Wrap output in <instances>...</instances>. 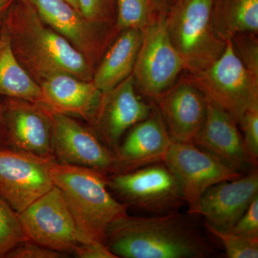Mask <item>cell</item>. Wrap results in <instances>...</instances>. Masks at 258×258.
<instances>
[{
    "mask_svg": "<svg viewBox=\"0 0 258 258\" xmlns=\"http://www.w3.org/2000/svg\"><path fill=\"white\" fill-rule=\"evenodd\" d=\"M15 0H0V19L4 17Z\"/></svg>",
    "mask_w": 258,
    "mask_h": 258,
    "instance_id": "d6a6232c",
    "label": "cell"
},
{
    "mask_svg": "<svg viewBox=\"0 0 258 258\" xmlns=\"http://www.w3.org/2000/svg\"><path fill=\"white\" fill-rule=\"evenodd\" d=\"M230 232L249 237H258V196L252 200Z\"/></svg>",
    "mask_w": 258,
    "mask_h": 258,
    "instance_id": "f546056e",
    "label": "cell"
},
{
    "mask_svg": "<svg viewBox=\"0 0 258 258\" xmlns=\"http://www.w3.org/2000/svg\"><path fill=\"white\" fill-rule=\"evenodd\" d=\"M181 76L237 123L246 112L258 107V80L244 67L230 40L226 41L222 55L206 69Z\"/></svg>",
    "mask_w": 258,
    "mask_h": 258,
    "instance_id": "5b68a950",
    "label": "cell"
},
{
    "mask_svg": "<svg viewBox=\"0 0 258 258\" xmlns=\"http://www.w3.org/2000/svg\"><path fill=\"white\" fill-rule=\"evenodd\" d=\"M163 163L175 176L188 205L187 212L194 216L199 215L200 199L208 188L244 174L226 166L194 144L171 142Z\"/></svg>",
    "mask_w": 258,
    "mask_h": 258,
    "instance_id": "9c48e42d",
    "label": "cell"
},
{
    "mask_svg": "<svg viewBox=\"0 0 258 258\" xmlns=\"http://www.w3.org/2000/svg\"><path fill=\"white\" fill-rule=\"evenodd\" d=\"M160 112L172 142L194 144L203 130L208 101L181 77L152 101Z\"/></svg>",
    "mask_w": 258,
    "mask_h": 258,
    "instance_id": "9a60e30c",
    "label": "cell"
},
{
    "mask_svg": "<svg viewBox=\"0 0 258 258\" xmlns=\"http://www.w3.org/2000/svg\"><path fill=\"white\" fill-rule=\"evenodd\" d=\"M165 18L157 15L144 30L132 72L136 87L152 101L170 88L184 71L168 33Z\"/></svg>",
    "mask_w": 258,
    "mask_h": 258,
    "instance_id": "ba28073f",
    "label": "cell"
},
{
    "mask_svg": "<svg viewBox=\"0 0 258 258\" xmlns=\"http://www.w3.org/2000/svg\"><path fill=\"white\" fill-rule=\"evenodd\" d=\"M171 1L172 0H149L155 14L164 16L167 14Z\"/></svg>",
    "mask_w": 258,
    "mask_h": 258,
    "instance_id": "1f68e13d",
    "label": "cell"
},
{
    "mask_svg": "<svg viewBox=\"0 0 258 258\" xmlns=\"http://www.w3.org/2000/svg\"><path fill=\"white\" fill-rule=\"evenodd\" d=\"M142 38V30H124L107 49L95 69L92 80L102 93L112 91L132 75Z\"/></svg>",
    "mask_w": 258,
    "mask_h": 258,
    "instance_id": "ffe728a7",
    "label": "cell"
},
{
    "mask_svg": "<svg viewBox=\"0 0 258 258\" xmlns=\"http://www.w3.org/2000/svg\"><path fill=\"white\" fill-rule=\"evenodd\" d=\"M48 171L80 230L91 240L106 244L110 226L128 215V208L112 196L107 185L108 174L57 161L48 163Z\"/></svg>",
    "mask_w": 258,
    "mask_h": 258,
    "instance_id": "3957f363",
    "label": "cell"
},
{
    "mask_svg": "<svg viewBox=\"0 0 258 258\" xmlns=\"http://www.w3.org/2000/svg\"><path fill=\"white\" fill-rule=\"evenodd\" d=\"M2 104L5 146L45 161H56L50 111L31 102L7 97Z\"/></svg>",
    "mask_w": 258,
    "mask_h": 258,
    "instance_id": "7c38bea8",
    "label": "cell"
},
{
    "mask_svg": "<svg viewBox=\"0 0 258 258\" xmlns=\"http://www.w3.org/2000/svg\"><path fill=\"white\" fill-rule=\"evenodd\" d=\"M152 108L153 103L148 104L137 95L131 75L112 91L103 93L91 123L101 142L115 153L125 134L146 119Z\"/></svg>",
    "mask_w": 258,
    "mask_h": 258,
    "instance_id": "5bb4252c",
    "label": "cell"
},
{
    "mask_svg": "<svg viewBox=\"0 0 258 258\" xmlns=\"http://www.w3.org/2000/svg\"><path fill=\"white\" fill-rule=\"evenodd\" d=\"M3 25L17 59L39 85L58 74L92 81L96 69L26 2L15 0L3 18Z\"/></svg>",
    "mask_w": 258,
    "mask_h": 258,
    "instance_id": "7a4b0ae2",
    "label": "cell"
},
{
    "mask_svg": "<svg viewBox=\"0 0 258 258\" xmlns=\"http://www.w3.org/2000/svg\"><path fill=\"white\" fill-rule=\"evenodd\" d=\"M7 146H0V197L17 213L53 188L48 163Z\"/></svg>",
    "mask_w": 258,
    "mask_h": 258,
    "instance_id": "8fae6325",
    "label": "cell"
},
{
    "mask_svg": "<svg viewBox=\"0 0 258 258\" xmlns=\"http://www.w3.org/2000/svg\"><path fill=\"white\" fill-rule=\"evenodd\" d=\"M257 196L258 172L254 169L208 188L200 199L199 215L213 228L230 231Z\"/></svg>",
    "mask_w": 258,
    "mask_h": 258,
    "instance_id": "2e32d148",
    "label": "cell"
},
{
    "mask_svg": "<svg viewBox=\"0 0 258 258\" xmlns=\"http://www.w3.org/2000/svg\"><path fill=\"white\" fill-rule=\"evenodd\" d=\"M152 103L150 115L128 131L115 151L116 173L164 162L172 140L160 112Z\"/></svg>",
    "mask_w": 258,
    "mask_h": 258,
    "instance_id": "e0dca14e",
    "label": "cell"
},
{
    "mask_svg": "<svg viewBox=\"0 0 258 258\" xmlns=\"http://www.w3.org/2000/svg\"><path fill=\"white\" fill-rule=\"evenodd\" d=\"M208 101L206 120L195 145L234 170L246 174L255 168L235 118L221 107Z\"/></svg>",
    "mask_w": 258,
    "mask_h": 258,
    "instance_id": "ac0fdd59",
    "label": "cell"
},
{
    "mask_svg": "<svg viewBox=\"0 0 258 258\" xmlns=\"http://www.w3.org/2000/svg\"><path fill=\"white\" fill-rule=\"evenodd\" d=\"M0 96L18 98L42 106L40 85L20 63L3 25L0 35Z\"/></svg>",
    "mask_w": 258,
    "mask_h": 258,
    "instance_id": "44dd1931",
    "label": "cell"
},
{
    "mask_svg": "<svg viewBox=\"0 0 258 258\" xmlns=\"http://www.w3.org/2000/svg\"><path fill=\"white\" fill-rule=\"evenodd\" d=\"M205 228L217 237L224 246L229 258H257L258 237H249L233 233L230 231H222L205 224Z\"/></svg>",
    "mask_w": 258,
    "mask_h": 258,
    "instance_id": "d4e9b609",
    "label": "cell"
},
{
    "mask_svg": "<svg viewBox=\"0 0 258 258\" xmlns=\"http://www.w3.org/2000/svg\"><path fill=\"white\" fill-rule=\"evenodd\" d=\"M50 112L56 161L106 174L117 172L114 153L104 145L94 130L81 124L72 116Z\"/></svg>",
    "mask_w": 258,
    "mask_h": 258,
    "instance_id": "4fadbf2b",
    "label": "cell"
},
{
    "mask_svg": "<svg viewBox=\"0 0 258 258\" xmlns=\"http://www.w3.org/2000/svg\"><path fill=\"white\" fill-rule=\"evenodd\" d=\"M237 124L242 129L244 145L256 166L258 161V107L246 112Z\"/></svg>",
    "mask_w": 258,
    "mask_h": 258,
    "instance_id": "83f0119b",
    "label": "cell"
},
{
    "mask_svg": "<svg viewBox=\"0 0 258 258\" xmlns=\"http://www.w3.org/2000/svg\"><path fill=\"white\" fill-rule=\"evenodd\" d=\"M236 55L246 70L258 80L257 34L243 32L231 39Z\"/></svg>",
    "mask_w": 258,
    "mask_h": 258,
    "instance_id": "484cf974",
    "label": "cell"
},
{
    "mask_svg": "<svg viewBox=\"0 0 258 258\" xmlns=\"http://www.w3.org/2000/svg\"><path fill=\"white\" fill-rule=\"evenodd\" d=\"M42 21L64 37L96 69L114 34L113 25L91 23L66 0H23Z\"/></svg>",
    "mask_w": 258,
    "mask_h": 258,
    "instance_id": "30bf717a",
    "label": "cell"
},
{
    "mask_svg": "<svg viewBox=\"0 0 258 258\" xmlns=\"http://www.w3.org/2000/svg\"><path fill=\"white\" fill-rule=\"evenodd\" d=\"M42 107L48 111L84 118L92 123L102 93L93 81L66 74L53 75L40 83Z\"/></svg>",
    "mask_w": 258,
    "mask_h": 258,
    "instance_id": "d6986e66",
    "label": "cell"
},
{
    "mask_svg": "<svg viewBox=\"0 0 258 258\" xmlns=\"http://www.w3.org/2000/svg\"><path fill=\"white\" fill-rule=\"evenodd\" d=\"M213 0H172L166 15L171 42L186 73L206 69L222 55L226 42L215 35L212 25Z\"/></svg>",
    "mask_w": 258,
    "mask_h": 258,
    "instance_id": "277c9868",
    "label": "cell"
},
{
    "mask_svg": "<svg viewBox=\"0 0 258 258\" xmlns=\"http://www.w3.org/2000/svg\"><path fill=\"white\" fill-rule=\"evenodd\" d=\"M66 1L69 2L70 4L72 5L74 8H76V10H78L79 11V3H78V0H66Z\"/></svg>",
    "mask_w": 258,
    "mask_h": 258,
    "instance_id": "e575fe53",
    "label": "cell"
},
{
    "mask_svg": "<svg viewBox=\"0 0 258 258\" xmlns=\"http://www.w3.org/2000/svg\"><path fill=\"white\" fill-rule=\"evenodd\" d=\"M18 215L28 240L62 253L74 254L81 244L95 241L80 230L55 186Z\"/></svg>",
    "mask_w": 258,
    "mask_h": 258,
    "instance_id": "52a82bcc",
    "label": "cell"
},
{
    "mask_svg": "<svg viewBox=\"0 0 258 258\" xmlns=\"http://www.w3.org/2000/svg\"><path fill=\"white\" fill-rule=\"evenodd\" d=\"M80 13L91 23L114 25L115 0H78Z\"/></svg>",
    "mask_w": 258,
    "mask_h": 258,
    "instance_id": "4316f807",
    "label": "cell"
},
{
    "mask_svg": "<svg viewBox=\"0 0 258 258\" xmlns=\"http://www.w3.org/2000/svg\"><path fill=\"white\" fill-rule=\"evenodd\" d=\"M27 240L18 213L0 197V258Z\"/></svg>",
    "mask_w": 258,
    "mask_h": 258,
    "instance_id": "cb8c5ba5",
    "label": "cell"
},
{
    "mask_svg": "<svg viewBox=\"0 0 258 258\" xmlns=\"http://www.w3.org/2000/svg\"><path fill=\"white\" fill-rule=\"evenodd\" d=\"M107 185L122 203L142 211L161 215L178 211L185 203L177 180L164 163L108 174Z\"/></svg>",
    "mask_w": 258,
    "mask_h": 258,
    "instance_id": "8992f818",
    "label": "cell"
},
{
    "mask_svg": "<svg viewBox=\"0 0 258 258\" xmlns=\"http://www.w3.org/2000/svg\"><path fill=\"white\" fill-rule=\"evenodd\" d=\"M66 253L44 247L30 240H25L19 244L7 254V258H60L66 257Z\"/></svg>",
    "mask_w": 258,
    "mask_h": 258,
    "instance_id": "f1b7e54d",
    "label": "cell"
},
{
    "mask_svg": "<svg viewBox=\"0 0 258 258\" xmlns=\"http://www.w3.org/2000/svg\"><path fill=\"white\" fill-rule=\"evenodd\" d=\"M212 25L225 42L243 32L258 33V0H213Z\"/></svg>",
    "mask_w": 258,
    "mask_h": 258,
    "instance_id": "7402d4cb",
    "label": "cell"
},
{
    "mask_svg": "<svg viewBox=\"0 0 258 258\" xmlns=\"http://www.w3.org/2000/svg\"><path fill=\"white\" fill-rule=\"evenodd\" d=\"M0 146H5L4 125H3V104L0 103Z\"/></svg>",
    "mask_w": 258,
    "mask_h": 258,
    "instance_id": "836d02e7",
    "label": "cell"
},
{
    "mask_svg": "<svg viewBox=\"0 0 258 258\" xmlns=\"http://www.w3.org/2000/svg\"><path fill=\"white\" fill-rule=\"evenodd\" d=\"M74 254L80 258H117L108 249L107 244L97 241L81 244Z\"/></svg>",
    "mask_w": 258,
    "mask_h": 258,
    "instance_id": "4dcf8cb0",
    "label": "cell"
},
{
    "mask_svg": "<svg viewBox=\"0 0 258 258\" xmlns=\"http://www.w3.org/2000/svg\"><path fill=\"white\" fill-rule=\"evenodd\" d=\"M194 215L179 211L157 216L127 215L113 222L106 244L118 257L207 258L216 249Z\"/></svg>",
    "mask_w": 258,
    "mask_h": 258,
    "instance_id": "6da1fadb",
    "label": "cell"
},
{
    "mask_svg": "<svg viewBox=\"0 0 258 258\" xmlns=\"http://www.w3.org/2000/svg\"><path fill=\"white\" fill-rule=\"evenodd\" d=\"M2 30H3V18L0 19V35H1Z\"/></svg>",
    "mask_w": 258,
    "mask_h": 258,
    "instance_id": "d590c367",
    "label": "cell"
},
{
    "mask_svg": "<svg viewBox=\"0 0 258 258\" xmlns=\"http://www.w3.org/2000/svg\"><path fill=\"white\" fill-rule=\"evenodd\" d=\"M157 16L149 0H115L114 27L118 34L130 29L144 31Z\"/></svg>",
    "mask_w": 258,
    "mask_h": 258,
    "instance_id": "603a6c76",
    "label": "cell"
}]
</instances>
